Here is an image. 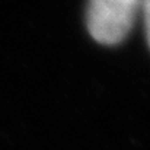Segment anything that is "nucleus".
Masks as SVG:
<instances>
[{
	"label": "nucleus",
	"mask_w": 150,
	"mask_h": 150,
	"mask_svg": "<svg viewBox=\"0 0 150 150\" xmlns=\"http://www.w3.org/2000/svg\"><path fill=\"white\" fill-rule=\"evenodd\" d=\"M143 0H89L88 29L100 44L115 45L131 31Z\"/></svg>",
	"instance_id": "1"
},
{
	"label": "nucleus",
	"mask_w": 150,
	"mask_h": 150,
	"mask_svg": "<svg viewBox=\"0 0 150 150\" xmlns=\"http://www.w3.org/2000/svg\"><path fill=\"white\" fill-rule=\"evenodd\" d=\"M142 12L144 16V28H146V38L150 47V0H143Z\"/></svg>",
	"instance_id": "2"
}]
</instances>
